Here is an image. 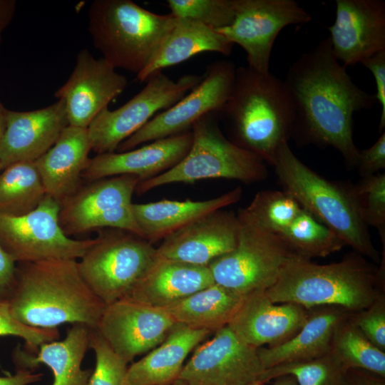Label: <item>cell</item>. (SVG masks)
Listing matches in <instances>:
<instances>
[{"label": "cell", "instance_id": "6da1fadb", "mask_svg": "<svg viewBox=\"0 0 385 385\" xmlns=\"http://www.w3.org/2000/svg\"><path fill=\"white\" fill-rule=\"evenodd\" d=\"M284 81L292 112L291 136L300 143L333 147L356 167L359 150L353 139V116L377 102L359 88L332 53L327 37L303 53Z\"/></svg>", "mask_w": 385, "mask_h": 385}, {"label": "cell", "instance_id": "7a4b0ae2", "mask_svg": "<svg viewBox=\"0 0 385 385\" xmlns=\"http://www.w3.org/2000/svg\"><path fill=\"white\" fill-rule=\"evenodd\" d=\"M7 303L17 321L41 329L66 323L96 329L106 306L86 284L74 259L17 263Z\"/></svg>", "mask_w": 385, "mask_h": 385}, {"label": "cell", "instance_id": "3957f363", "mask_svg": "<svg viewBox=\"0 0 385 385\" xmlns=\"http://www.w3.org/2000/svg\"><path fill=\"white\" fill-rule=\"evenodd\" d=\"M384 282V267L377 268L357 252L326 265L299 256L265 292L274 303H293L307 309L335 306L354 313L385 291Z\"/></svg>", "mask_w": 385, "mask_h": 385}, {"label": "cell", "instance_id": "277c9868", "mask_svg": "<svg viewBox=\"0 0 385 385\" xmlns=\"http://www.w3.org/2000/svg\"><path fill=\"white\" fill-rule=\"evenodd\" d=\"M237 145L273 165L292 134V112L284 81L248 66L236 68L231 93L216 112Z\"/></svg>", "mask_w": 385, "mask_h": 385}, {"label": "cell", "instance_id": "5b68a950", "mask_svg": "<svg viewBox=\"0 0 385 385\" xmlns=\"http://www.w3.org/2000/svg\"><path fill=\"white\" fill-rule=\"evenodd\" d=\"M93 44L113 67L137 75L155 55L177 17L151 12L130 0H94L88 12Z\"/></svg>", "mask_w": 385, "mask_h": 385}, {"label": "cell", "instance_id": "8992f818", "mask_svg": "<svg viewBox=\"0 0 385 385\" xmlns=\"http://www.w3.org/2000/svg\"><path fill=\"white\" fill-rule=\"evenodd\" d=\"M283 190L293 196L356 252L374 262L379 254L359 212L350 185L329 181L305 165L288 142L278 149L272 165Z\"/></svg>", "mask_w": 385, "mask_h": 385}, {"label": "cell", "instance_id": "52a82bcc", "mask_svg": "<svg viewBox=\"0 0 385 385\" xmlns=\"http://www.w3.org/2000/svg\"><path fill=\"white\" fill-rule=\"evenodd\" d=\"M191 128L192 141L187 155L165 172L140 181L135 192L142 195L168 184L192 183L209 178L253 183L267 178L264 161L232 143L222 133L216 112L206 114Z\"/></svg>", "mask_w": 385, "mask_h": 385}, {"label": "cell", "instance_id": "ba28073f", "mask_svg": "<svg viewBox=\"0 0 385 385\" xmlns=\"http://www.w3.org/2000/svg\"><path fill=\"white\" fill-rule=\"evenodd\" d=\"M237 217L240 232L236 247L208 267L215 283L246 296L270 288L285 266L299 255L264 228L246 207L240 208Z\"/></svg>", "mask_w": 385, "mask_h": 385}, {"label": "cell", "instance_id": "9c48e42d", "mask_svg": "<svg viewBox=\"0 0 385 385\" xmlns=\"http://www.w3.org/2000/svg\"><path fill=\"white\" fill-rule=\"evenodd\" d=\"M158 259L153 244L120 230L96 237L78 262L86 284L108 305L127 297Z\"/></svg>", "mask_w": 385, "mask_h": 385}, {"label": "cell", "instance_id": "30bf717a", "mask_svg": "<svg viewBox=\"0 0 385 385\" xmlns=\"http://www.w3.org/2000/svg\"><path fill=\"white\" fill-rule=\"evenodd\" d=\"M188 74L176 81L163 72L146 81L144 88L120 108H104L88 127L91 150L97 155L115 152L118 145L145 125L154 115L176 103L202 81Z\"/></svg>", "mask_w": 385, "mask_h": 385}, {"label": "cell", "instance_id": "8fae6325", "mask_svg": "<svg viewBox=\"0 0 385 385\" xmlns=\"http://www.w3.org/2000/svg\"><path fill=\"white\" fill-rule=\"evenodd\" d=\"M61 204L46 195L38 207L21 216L0 215V245L16 263L50 259H80L96 238L67 236L59 223Z\"/></svg>", "mask_w": 385, "mask_h": 385}, {"label": "cell", "instance_id": "7c38bea8", "mask_svg": "<svg viewBox=\"0 0 385 385\" xmlns=\"http://www.w3.org/2000/svg\"><path fill=\"white\" fill-rule=\"evenodd\" d=\"M235 71L234 63L227 60L209 64L199 84L123 141L115 151H128L147 142L190 131L197 120L206 114L218 111L227 101Z\"/></svg>", "mask_w": 385, "mask_h": 385}, {"label": "cell", "instance_id": "4fadbf2b", "mask_svg": "<svg viewBox=\"0 0 385 385\" xmlns=\"http://www.w3.org/2000/svg\"><path fill=\"white\" fill-rule=\"evenodd\" d=\"M232 23L215 30L247 53L248 67L270 72V60L280 31L292 24H304L311 15L294 0H234Z\"/></svg>", "mask_w": 385, "mask_h": 385}, {"label": "cell", "instance_id": "5bb4252c", "mask_svg": "<svg viewBox=\"0 0 385 385\" xmlns=\"http://www.w3.org/2000/svg\"><path fill=\"white\" fill-rule=\"evenodd\" d=\"M264 371L257 349L225 326L197 346L178 379L189 385H248L260 381Z\"/></svg>", "mask_w": 385, "mask_h": 385}, {"label": "cell", "instance_id": "9a60e30c", "mask_svg": "<svg viewBox=\"0 0 385 385\" xmlns=\"http://www.w3.org/2000/svg\"><path fill=\"white\" fill-rule=\"evenodd\" d=\"M175 324L163 308L125 297L106 306L96 329L128 364L158 346Z\"/></svg>", "mask_w": 385, "mask_h": 385}, {"label": "cell", "instance_id": "2e32d148", "mask_svg": "<svg viewBox=\"0 0 385 385\" xmlns=\"http://www.w3.org/2000/svg\"><path fill=\"white\" fill-rule=\"evenodd\" d=\"M128 81L104 58L81 49L68 79L54 93L65 103L68 125L88 128L126 88Z\"/></svg>", "mask_w": 385, "mask_h": 385}, {"label": "cell", "instance_id": "e0dca14e", "mask_svg": "<svg viewBox=\"0 0 385 385\" xmlns=\"http://www.w3.org/2000/svg\"><path fill=\"white\" fill-rule=\"evenodd\" d=\"M335 58L354 66L385 50V1L337 0L336 18L327 28Z\"/></svg>", "mask_w": 385, "mask_h": 385}, {"label": "cell", "instance_id": "ac0fdd59", "mask_svg": "<svg viewBox=\"0 0 385 385\" xmlns=\"http://www.w3.org/2000/svg\"><path fill=\"white\" fill-rule=\"evenodd\" d=\"M240 224L232 212L217 210L178 230L157 248L160 259L208 266L237 245Z\"/></svg>", "mask_w": 385, "mask_h": 385}, {"label": "cell", "instance_id": "d6986e66", "mask_svg": "<svg viewBox=\"0 0 385 385\" xmlns=\"http://www.w3.org/2000/svg\"><path fill=\"white\" fill-rule=\"evenodd\" d=\"M68 125L65 103L61 99L41 109L9 110L0 140L2 170L16 163L36 161L54 145Z\"/></svg>", "mask_w": 385, "mask_h": 385}, {"label": "cell", "instance_id": "ffe728a7", "mask_svg": "<svg viewBox=\"0 0 385 385\" xmlns=\"http://www.w3.org/2000/svg\"><path fill=\"white\" fill-rule=\"evenodd\" d=\"M309 309L293 303H274L265 291L244 297L227 324L245 344L255 349L280 344L303 326Z\"/></svg>", "mask_w": 385, "mask_h": 385}, {"label": "cell", "instance_id": "44dd1931", "mask_svg": "<svg viewBox=\"0 0 385 385\" xmlns=\"http://www.w3.org/2000/svg\"><path fill=\"white\" fill-rule=\"evenodd\" d=\"M191 131L152 141L136 149L96 155L90 159L82 178L90 182L120 175L140 181L154 178L178 163L188 153Z\"/></svg>", "mask_w": 385, "mask_h": 385}, {"label": "cell", "instance_id": "7402d4cb", "mask_svg": "<svg viewBox=\"0 0 385 385\" xmlns=\"http://www.w3.org/2000/svg\"><path fill=\"white\" fill-rule=\"evenodd\" d=\"M91 150L87 128H64L54 145L34 161L46 195L61 204L78 190Z\"/></svg>", "mask_w": 385, "mask_h": 385}, {"label": "cell", "instance_id": "603a6c76", "mask_svg": "<svg viewBox=\"0 0 385 385\" xmlns=\"http://www.w3.org/2000/svg\"><path fill=\"white\" fill-rule=\"evenodd\" d=\"M138 177L120 175L90 182L61 204L59 223L67 236L93 230L95 220L108 210L131 204Z\"/></svg>", "mask_w": 385, "mask_h": 385}, {"label": "cell", "instance_id": "cb8c5ba5", "mask_svg": "<svg viewBox=\"0 0 385 385\" xmlns=\"http://www.w3.org/2000/svg\"><path fill=\"white\" fill-rule=\"evenodd\" d=\"M89 330L72 324L63 339L42 344L36 354L16 346L12 354L16 369L35 370L43 364L53 373L52 385H88L93 370L83 369L81 364L89 349Z\"/></svg>", "mask_w": 385, "mask_h": 385}, {"label": "cell", "instance_id": "d4e9b609", "mask_svg": "<svg viewBox=\"0 0 385 385\" xmlns=\"http://www.w3.org/2000/svg\"><path fill=\"white\" fill-rule=\"evenodd\" d=\"M349 313L335 306L309 309L306 322L293 337L274 346L257 349L265 369L286 363L312 360L329 353L337 324Z\"/></svg>", "mask_w": 385, "mask_h": 385}, {"label": "cell", "instance_id": "484cf974", "mask_svg": "<svg viewBox=\"0 0 385 385\" xmlns=\"http://www.w3.org/2000/svg\"><path fill=\"white\" fill-rule=\"evenodd\" d=\"M214 283L208 266L158 257L127 297L164 308Z\"/></svg>", "mask_w": 385, "mask_h": 385}, {"label": "cell", "instance_id": "4316f807", "mask_svg": "<svg viewBox=\"0 0 385 385\" xmlns=\"http://www.w3.org/2000/svg\"><path fill=\"white\" fill-rule=\"evenodd\" d=\"M242 194V188L237 187L206 200H162L133 203V210L142 237L153 244L209 212L236 203Z\"/></svg>", "mask_w": 385, "mask_h": 385}, {"label": "cell", "instance_id": "83f0119b", "mask_svg": "<svg viewBox=\"0 0 385 385\" xmlns=\"http://www.w3.org/2000/svg\"><path fill=\"white\" fill-rule=\"evenodd\" d=\"M212 332L175 323L153 351L128 367L130 385H165L178 379L188 354Z\"/></svg>", "mask_w": 385, "mask_h": 385}, {"label": "cell", "instance_id": "f1b7e54d", "mask_svg": "<svg viewBox=\"0 0 385 385\" xmlns=\"http://www.w3.org/2000/svg\"><path fill=\"white\" fill-rule=\"evenodd\" d=\"M222 35L202 24L177 18L165 36L148 66L137 75L140 82L146 81L163 68L177 65L205 51L230 56L233 47Z\"/></svg>", "mask_w": 385, "mask_h": 385}, {"label": "cell", "instance_id": "f546056e", "mask_svg": "<svg viewBox=\"0 0 385 385\" xmlns=\"http://www.w3.org/2000/svg\"><path fill=\"white\" fill-rule=\"evenodd\" d=\"M244 297L214 283L163 309L175 323L216 332L227 326Z\"/></svg>", "mask_w": 385, "mask_h": 385}, {"label": "cell", "instance_id": "4dcf8cb0", "mask_svg": "<svg viewBox=\"0 0 385 385\" xmlns=\"http://www.w3.org/2000/svg\"><path fill=\"white\" fill-rule=\"evenodd\" d=\"M46 195L34 162H19L0 173V215L21 216Z\"/></svg>", "mask_w": 385, "mask_h": 385}, {"label": "cell", "instance_id": "1f68e13d", "mask_svg": "<svg viewBox=\"0 0 385 385\" xmlns=\"http://www.w3.org/2000/svg\"><path fill=\"white\" fill-rule=\"evenodd\" d=\"M350 313L337 324L331 351L348 370H364L385 378V352L364 336Z\"/></svg>", "mask_w": 385, "mask_h": 385}, {"label": "cell", "instance_id": "d6a6232c", "mask_svg": "<svg viewBox=\"0 0 385 385\" xmlns=\"http://www.w3.org/2000/svg\"><path fill=\"white\" fill-rule=\"evenodd\" d=\"M279 237L295 253L303 257H325L346 245L329 227L302 207Z\"/></svg>", "mask_w": 385, "mask_h": 385}, {"label": "cell", "instance_id": "836d02e7", "mask_svg": "<svg viewBox=\"0 0 385 385\" xmlns=\"http://www.w3.org/2000/svg\"><path fill=\"white\" fill-rule=\"evenodd\" d=\"M282 375L293 376L299 385H350L349 370L331 351L312 360L286 363L265 369L260 381L265 384Z\"/></svg>", "mask_w": 385, "mask_h": 385}, {"label": "cell", "instance_id": "e575fe53", "mask_svg": "<svg viewBox=\"0 0 385 385\" xmlns=\"http://www.w3.org/2000/svg\"><path fill=\"white\" fill-rule=\"evenodd\" d=\"M246 208L264 228L279 236L291 225L302 207L284 190H266L258 192Z\"/></svg>", "mask_w": 385, "mask_h": 385}, {"label": "cell", "instance_id": "d590c367", "mask_svg": "<svg viewBox=\"0 0 385 385\" xmlns=\"http://www.w3.org/2000/svg\"><path fill=\"white\" fill-rule=\"evenodd\" d=\"M350 189L364 222L377 229L384 244L385 173L364 177Z\"/></svg>", "mask_w": 385, "mask_h": 385}, {"label": "cell", "instance_id": "8d00e7d4", "mask_svg": "<svg viewBox=\"0 0 385 385\" xmlns=\"http://www.w3.org/2000/svg\"><path fill=\"white\" fill-rule=\"evenodd\" d=\"M170 14L217 30L230 26L235 17L234 0H168Z\"/></svg>", "mask_w": 385, "mask_h": 385}, {"label": "cell", "instance_id": "74e56055", "mask_svg": "<svg viewBox=\"0 0 385 385\" xmlns=\"http://www.w3.org/2000/svg\"><path fill=\"white\" fill-rule=\"evenodd\" d=\"M89 349L95 354L96 366L88 385H130L127 363L119 356L96 329L89 330Z\"/></svg>", "mask_w": 385, "mask_h": 385}, {"label": "cell", "instance_id": "f35d334b", "mask_svg": "<svg viewBox=\"0 0 385 385\" xmlns=\"http://www.w3.org/2000/svg\"><path fill=\"white\" fill-rule=\"evenodd\" d=\"M58 328L30 327L17 321L11 314L6 301H0V337L14 336L21 338L29 351L37 352L44 343L58 340Z\"/></svg>", "mask_w": 385, "mask_h": 385}, {"label": "cell", "instance_id": "ab89813d", "mask_svg": "<svg viewBox=\"0 0 385 385\" xmlns=\"http://www.w3.org/2000/svg\"><path fill=\"white\" fill-rule=\"evenodd\" d=\"M350 317L364 336L385 352V291L366 308L350 313Z\"/></svg>", "mask_w": 385, "mask_h": 385}, {"label": "cell", "instance_id": "60d3db41", "mask_svg": "<svg viewBox=\"0 0 385 385\" xmlns=\"http://www.w3.org/2000/svg\"><path fill=\"white\" fill-rule=\"evenodd\" d=\"M356 168L362 178L385 168V133L370 148L359 150Z\"/></svg>", "mask_w": 385, "mask_h": 385}, {"label": "cell", "instance_id": "b9f144b4", "mask_svg": "<svg viewBox=\"0 0 385 385\" xmlns=\"http://www.w3.org/2000/svg\"><path fill=\"white\" fill-rule=\"evenodd\" d=\"M361 63L372 73L375 80L376 93L374 96L381 107L379 125V130L381 132L385 127V50L366 58Z\"/></svg>", "mask_w": 385, "mask_h": 385}, {"label": "cell", "instance_id": "7bdbcfd3", "mask_svg": "<svg viewBox=\"0 0 385 385\" xmlns=\"http://www.w3.org/2000/svg\"><path fill=\"white\" fill-rule=\"evenodd\" d=\"M17 263L0 245V301L8 300L16 281Z\"/></svg>", "mask_w": 385, "mask_h": 385}, {"label": "cell", "instance_id": "ee69618b", "mask_svg": "<svg viewBox=\"0 0 385 385\" xmlns=\"http://www.w3.org/2000/svg\"><path fill=\"white\" fill-rule=\"evenodd\" d=\"M43 376L34 370L16 369L14 374L0 376V385H29L41 381Z\"/></svg>", "mask_w": 385, "mask_h": 385}, {"label": "cell", "instance_id": "f6af8a7d", "mask_svg": "<svg viewBox=\"0 0 385 385\" xmlns=\"http://www.w3.org/2000/svg\"><path fill=\"white\" fill-rule=\"evenodd\" d=\"M350 385H385V378L361 369L349 370Z\"/></svg>", "mask_w": 385, "mask_h": 385}, {"label": "cell", "instance_id": "bcb514c9", "mask_svg": "<svg viewBox=\"0 0 385 385\" xmlns=\"http://www.w3.org/2000/svg\"><path fill=\"white\" fill-rule=\"evenodd\" d=\"M16 9L15 0H0V44L2 34L12 21Z\"/></svg>", "mask_w": 385, "mask_h": 385}, {"label": "cell", "instance_id": "7dc6e473", "mask_svg": "<svg viewBox=\"0 0 385 385\" xmlns=\"http://www.w3.org/2000/svg\"><path fill=\"white\" fill-rule=\"evenodd\" d=\"M269 382L268 385H299L296 379L292 375L279 376Z\"/></svg>", "mask_w": 385, "mask_h": 385}, {"label": "cell", "instance_id": "c3c4849f", "mask_svg": "<svg viewBox=\"0 0 385 385\" xmlns=\"http://www.w3.org/2000/svg\"><path fill=\"white\" fill-rule=\"evenodd\" d=\"M8 111L9 110L6 108L0 100V140L6 128Z\"/></svg>", "mask_w": 385, "mask_h": 385}, {"label": "cell", "instance_id": "681fc988", "mask_svg": "<svg viewBox=\"0 0 385 385\" xmlns=\"http://www.w3.org/2000/svg\"><path fill=\"white\" fill-rule=\"evenodd\" d=\"M165 385H189L187 383H185V381L178 379L170 383H168L167 384H165Z\"/></svg>", "mask_w": 385, "mask_h": 385}, {"label": "cell", "instance_id": "f907efd6", "mask_svg": "<svg viewBox=\"0 0 385 385\" xmlns=\"http://www.w3.org/2000/svg\"><path fill=\"white\" fill-rule=\"evenodd\" d=\"M248 385H265V384L257 381L252 382Z\"/></svg>", "mask_w": 385, "mask_h": 385}, {"label": "cell", "instance_id": "816d5d0a", "mask_svg": "<svg viewBox=\"0 0 385 385\" xmlns=\"http://www.w3.org/2000/svg\"><path fill=\"white\" fill-rule=\"evenodd\" d=\"M2 170V168H1V165H0V173L1 172Z\"/></svg>", "mask_w": 385, "mask_h": 385}]
</instances>
